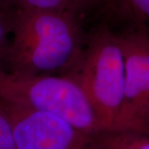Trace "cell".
Returning a JSON list of instances; mask_svg holds the SVG:
<instances>
[{
    "mask_svg": "<svg viewBox=\"0 0 149 149\" xmlns=\"http://www.w3.org/2000/svg\"><path fill=\"white\" fill-rule=\"evenodd\" d=\"M85 44L80 15L70 12L16 10L3 67L30 75H62L80 62Z\"/></svg>",
    "mask_w": 149,
    "mask_h": 149,
    "instance_id": "1",
    "label": "cell"
},
{
    "mask_svg": "<svg viewBox=\"0 0 149 149\" xmlns=\"http://www.w3.org/2000/svg\"><path fill=\"white\" fill-rule=\"evenodd\" d=\"M65 76L84 92L100 133L117 132L124 98L125 65L118 34L108 24H102L91 34L80 62Z\"/></svg>",
    "mask_w": 149,
    "mask_h": 149,
    "instance_id": "2",
    "label": "cell"
},
{
    "mask_svg": "<svg viewBox=\"0 0 149 149\" xmlns=\"http://www.w3.org/2000/svg\"><path fill=\"white\" fill-rule=\"evenodd\" d=\"M0 102L56 115L94 135L100 133L84 92L65 75L20 74L0 64Z\"/></svg>",
    "mask_w": 149,
    "mask_h": 149,
    "instance_id": "3",
    "label": "cell"
},
{
    "mask_svg": "<svg viewBox=\"0 0 149 149\" xmlns=\"http://www.w3.org/2000/svg\"><path fill=\"white\" fill-rule=\"evenodd\" d=\"M125 65L124 98L117 132L149 136V31L132 28L118 34Z\"/></svg>",
    "mask_w": 149,
    "mask_h": 149,
    "instance_id": "4",
    "label": "cell"
},
{
    "mask_svg": "<svg viewBox=\"0 0 149 149\" xmlns=\"http://www.w3.org/2000/svg\"><path fill=\"white\" fill-rule=\"evenodd\" d=\"M9 118L16 149H106L95 135L61 118L0 102Z\"/></svg>",
    "mask_w": 149,
    "mask_h": 149,
    "instance_id": "5",
    "label": "cell"
},
{
    "mask_svg": "<svg viewBox=\"0 0 149 149\" xmlns=\"http://www.w3.org/2000/svg\"><path fill=\"white\" fill-rule=\"evenodd\" d=\"M16 10H49L80 13L104 0H6Z\"/></svg>",
    "mask_w": 149,
    "mask_h": 149,
    "instance_id": "6",
    "label": "cell"
},
{
    "mask_svg": "<svg viewBox=\"0 0 149 149\" xmlns=\"http://www.w3.org/2000/svg\"><path fill=\"white\" fill-rule=\"evenodd\" d=\"M104 3L133 28L148 27L149 24V0H104Z\"/></svg>",
    "mask_w": 149,
    "mask_h": 149,
    "instance_id": "7",
    "label": "cell"
},
{
    "mask_svg": "<svg viewBox=\"0 0 149 149\" xmlns=\"http://www.w3.org/2000/svg\"><path fill=\"white\" fill-rule=\"evenodd\" d=\"M106 149H149V136L133 132H111L96 134Z\"/></svg>",
    "mask_w": 149,
    "mask_h": 149,
    "instance_id": "8",
    "label": "cell"
},
{
    "mask_svg": "<svg viewBox=\"0 0 149 149\" xmlns=\"http://www.w3.org/2000/svg\"><path fill=\"white\" fill-rule=\"evenodd\" d=\"M16 9L6 0H0V64L3 65L9 47Z\"/></svg>",
    "mask_w": 149,
    "mask_h": 149,
    "instance_id": "9",
    "label": "cell"
},
{
    "mask_svg": "<svg viewBox=\"0 0 149 149\" xmlns=\"http://www.w3.org/2000/svg\"><path fill=\"white\" fill-rule=\"evenodd\" d=\"M0 149H16L9 118L0 105Z\"/></svg>",
    "mask_w": 149,
    "mask_h": 149,
    "instance_id": "10",
    "label": "cell"
}]
</instances>
